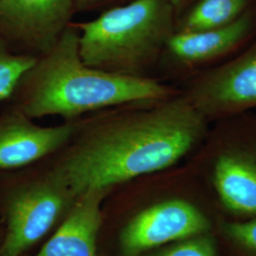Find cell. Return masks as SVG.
I'll list each match as a JSON object with an SVG mask.
<instances>
[{
  "label": "cell",
  "instance_id": "obj_1",
  "mask_svg": "<svg viewBox=\"0 0 256 256\" xmlns=\"http://www.w3.org/2000/svg\"><path fill=\"white\" fill-rule=\"evenodd\" d=\"M74 122L50 162L75 198L174 167L206 137L210 124L182 92L116 104Z\"/></svg>",
  "mask_w": 256,
  "mask_h": 256
},
{
  "label": "cell",
  "instance_id": "obj_2",
  "mask_svg": "<svg viewBox=\"0 0 256 256\" xmlns=\"http://www.w3.org/2000/svg\"><path fill=\"white\" fill-rule=\"evenodd\" d=\"M72 22L54 46L37 57L12 95L14 108L30 118L75 120L116 104L164 99L180 92L158 77L120 76L86 64Z\"/></svg>",
  "mask_w": 256,
  "mask_h": 256
},
{
  "label": "cell",
  "instance_id": "obj_3",
  "mask_svg": "<svg viewBox=\"0 0 256 256\" xmlns=\"http://www.w3.org/2000/svg\"><path fill=\"white\" fill-rule=\"evenodd\" d=\"M72 23L86 64L115 75L156 77L176 16L169 0H132Z\"/></svg>",
  "mask_w": 256,
  "mask_h": 256
},
{
  "label": "cell",
  "instance_id": "obj_4",
  "mask_svg": "<svg viewBox=\"0 0 256 256\" xmlns=\"http://www.w3.org/2000/svg\"><path fill=\"white\" fill-rule=\"evenodd\" d=\"M210 178L223 204L256 214V111L210 124Z\"/></svg>",
  "mask_w": 256,
  "mask_h": 256
},
{
  "label": "cell",
  "instance_id": "obj_5",
  "mask_svg": "<svg viewBox=\"0 0 256 256\" xmlns=\"http://www.w3.org/2000/svg\"><path fill=\"white\" fill-rule=\"evenodd\" d=\"M75 196L52 162L12 192L0 256H20L44 238L72 206Z\"/></svg>",
  "mask_w": 256,
  "mask_h": 256
},
{
  "label": "cell",
  "instance_id": "obj_6",
  "mask_svg": "<svg viewBox=\"0 0 256 256\" xmlns=\"http://www.w3.org/2000/svg\"><path fill=\"white\" fill-rule=\"evenodd\" d=\"M256 39L252 9L225 27L202 32H174L165 45L156 77L180 86L200 72L227 61Z\"/></svg>",
  "mask_w": 256,
  "mask_h": 256
},
{
  "label": "cell",
  "instance_id": "obj_7",
  "mask_svg": "<svg viewBox=\"0 0 256 256\" xmlns=\"http://www.w3.org/2000/svg\"><path fill=\"white\" fill-rule=\"evenodd\" d=\"M178 88L210 124L256 111V39L238 54L194 75Z\"/></svg>",
  "mask_w": 256,
  "mask_h": 256
},
{
  "label": "cell",
  "instance_id": "obj_8",
  "mask_svg": "<svg viewBox=\"0 0 256 256\" xmlns=\"http://www.w3.org/2000/svg\"><path fill=\"white\" fill-rule=\"evenodd\" d=\"M74 14V0H0V38L14 52L37 58L54 46Z\"/></svg>",
  "mask_w": 256,
  "mask_h": 256
},
{
  "label": "cell",
  "instance_id": "obj_9",
  "mask_svg": "<svg viewBox=\"0 0 256 256\" xmlns=\"http://www.w3.org/2000/svg\"><path fill=\"white\" fill-rule=\"evenodd\" d=\"M208 221L194 205L169 200L138 214L122 232L120 244L126 256L204 232Z\"/></svg>",
  "mask_w": 256,
  "mask_h": 256
},
{
  "label": "cell",
  "instance_id": "obj_10",
  "mask_svg": "<svg viewBox=\"0 0 256 256\" xmlns=\"http://www.w3.org/2000/svg\"><path fill=\"white\" fill-rule=\"evenodd\" d=\"M74 130V120L42 126L14 106L0 116V170L27 167L52 158Z\"/></svg>",
  "mask_w": 256,
  "mask_h": 256
},
{
  "label": "cell",
  "instance_id": "obj_11",
  "mask_svg": "<svg viewBox=\"0 0 256 256\" xmlns=\"http://www.w3.org/2000/svg\"><path fill=\"white\" fill-rule=\"evenodd\" d=\"M108 194L92 190L78 196L59 229L34 256H98L101 204Z\"/></svg>",
  "mask_w": 256,
  "mask_h": 256
},
{
  "label": "cell",
  "instance_id": "obj_12",
  "mask_svg": "<svg viewBox=\"0 0 256 256\" xmlns=\"http://www.w3.org/2000/svg\"><path fill=\"white\" fill-rule=\"evenodd\" d=\"M250 0H196L176 19V32H192L225 27L250 8Z\"/></svg>",
  "mask_w": 256,
  "mask_h": 256
},
{
  "label": "cell",
  "instance_id": "obj_13",
  "mask_svg": "<svg viewBox=\"0 0 256 256\" xmlns=\"http://www.w3.org/2000/svg\"><path fill=\"white\" fill-rule=\"evenodd\" d=\"M36 61V57L14 52L0 38V101L12 97L20 80Z\"/></svg>",
  "mask_w": 256,
  "mask_h": 256
},
{
  "label": "cell",
  "instance_id": "obj_14",
  "mask_svg": "<svg viewBox=\"0 0 256 256\" xmlns=\"http://www.w3.org/2000/svg\"><path fill=\"white\" fill-rule=\"evenodd\" d=\"M156 256H216L212 244L207 238L182 242Z\"/></svg>",
  "mask_w": 256,
  "mask_h": 256
},
{
  "label": "cell",
  "instance_id": "obj_15",
  "mask_svg": "<svg viewBox=\"0 0 256 256\" xmlns=\"http://www.w3.org/2000/svg\"><path fill=\"white\" fill-rule=\"evenodd\" d=\"M225 230L230 238L256 252V220L226 224Z\"/></svg>",
  "mask_w": 256,
  "mask_h": 256
},
{
  "label": "cell",
  "instance_id": "obj_16",
  "mask_svg": "<svg viewBox=\"0 0 256 256\" xmlns=\"http://www.w3.org/2000/svg\"><path fill=\"white\" fill-rule=\"evenodd\" d=\"M132 0H74L75 14L102 12L106 10L128 3Z\"/></svg>",
  "mask_w": 256,
  "mask_h": 256
},
{
  "label": "cell",
  "instance_id": "obj_17",
  "mask_svg": "<svg viewBox=\"0 0 256 256\" xmlns=\"http://www.w3.org/2000/svg\"><path fill=\"white\" fill-rule=\"evenodd\" d=\"M172 7L174 8L176 19L178 18L183 12L188 9L196 0H169Z\"/></svg>",
  "mask_w": 256,
  "mask_h": 256
}]
</instances>
